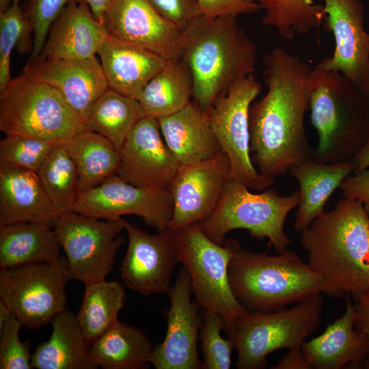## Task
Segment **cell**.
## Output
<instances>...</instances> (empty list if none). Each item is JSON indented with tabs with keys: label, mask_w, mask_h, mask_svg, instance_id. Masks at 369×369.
I'll return each mask as SVG.
<instances>
[{
	"label": "cell",
	"mask_w": 369,
	"mask_h": 369,
	"mask_svg": "<svg viewBox=\"0 0 369 369\" xmlns=\"http://www.w3.org/2000/svg\"><path fill=\"white\" fill-rule=\"evenodd\" d=\"M263 64L267 92L249 107L250 155L260 174L275 178L313 158L304 122L312 70L281 47L266 54Z\"/></svg>",
	"instance_id": "1"
},
{
	"label": "cell",
	"mask_w": 369,
	"mask_h": 369,
	"mask_svg": "<svg viewBox=\"0 0 369 369\" xmlns=\"http://www.w3.org/2000/svg\"><path fill=\"white\" fill-rule=\"evenodd\" d=\"M300 232L308 263L320 276L324 294L355 299L369 292V219L361 202L339 200Z\"/></svg>",
	"instance_id": "2"
},
{
	"label": "cell",
	"mask_w": 369,
	"mask_h": 369,
	"mask_svg": "<svg viewBox=\"0 0 369 369\" xmlns=\"http://www.w3.org/2000/svg\"><path fill=\"white\" fill-rule=\"evenodd\" d=\"M236 18L201 15L182 31V59L192 75L193 102L206 113L219 95L255 69L256 46Z\"/></svg>",
	"instance_id": "3"
},
{
	"label": "cell",
	"mask_w": 369,
	"mask_h": 369,
	"mask_svg": "<svg viewBox=\"0 0 369 369\" xmlns=\"http://www.w3.org/2000/svg\"><path fill=\"white\" fill-rule=\"evenodd\" d=\"M232 292L249 312H271L323 293L320 276L295 251L254 253L230 239Z\"/></svg>",
	"instance_id": "4"
},
{
	"label": "cell",
	"mask_w": 369,
	"mask_h": 369,
	"mask_svg": "<svg viewBox=\"0 0 369 369\" xmlns=\"http://www.w3.org/2000/svg\"><path fill=\"white\" fill-rule=\"evenodd\" d=\"M308 95L318 135L314 160L352 161L369 140V100L341 73L318 66L310 72Z\"/></svg>",
	"instance_id": "5"
},
{
	"label": "cell",
	"mask_w": 369,
	"mask_h": 369,
	"mask_svg": "<svg viewBox=\"0 0 369 369\" xmlns=\"http://www.w3.org/2000/svg\"><path fill=\"white\" fill-rule=\"evenodd\" d=\"M249 189L241 181L230 178L213 212L200 223L204 233L214 242L223 245L228 232L244 229L256 239L267 238L277 254L286 251L290 239L284 230L285 221L299 206V190L281 196L273 189L259 193Z\"/></svg>",
	"instance_id": "6"
},
{
	"label": "cell",
	"mask_w": 369,
	"mask_h": 369,
	"mask_svg": "<svg viewBox=\"0 0 369 369\" xmlns=\"http://www.w3.org/2000/svg\"><path fill=\"white\" fill-rule=\"evenodd\" d=\"M86 129L85 122L54 87L22 74L0 92V130L64 144Z\"/></svg>",
	"instance_id": "7"
},
{
	"label": "cell",
	"mask_w": 369,
	"mask_h": 369,
	"mask_svg": "<svg viewBox=\"0 0 369 369\" xmlns=\"http://www.w3.org/2000/svg\"><path fill=\"white\" fill-rule=\"evenodd\" d=\"M323 308L321 295L289 309L271 312L247 311L225 331L234 342L238 369H261L270 353L301 346L317 329Z\"/></svg>",
	"instance_id": "8"
},
{
	"label": "cell",
	"mask_w": 369,
	"mask_h": 369,
	"mask_svg": "<svg viewBox=\"0 0 369 369\" xmlns=\"http://www.w3.org/2000/svg\"><path fill=\"white\" fill-rule=\"evenodd\" d=\"M173 232L179 261L189 273L197 303L203 310L218 314L227 330L247 312L234 296L229 280L230 240L223 245L214 242L206 235L200 222Z\"/></svg>",
	"instance_id": "9"
},
{
	"label": "cell",
	"mask_w": 369,
	"mask_h": 369,
	"mask_svg": "<svg viewBox=\"0 0 369 369\" xmlns=\"http://www.w3.org/2000/svg\"><path fill=\"white\" fill-rule=\"evenodd\" d=\"M66 256L0 271V297L23 326L37 329L66 308Z\"/></svg>",
	"instance_id": "10"
},
{
	"label": "cell",
	"mask_w": 369,
	"mask_h": 369,
	"mask_svg": "<svg viewBox=\"0 0 369 369\" xmlns=\"http://www.w3.org/2000/svg\"><path fill=\"white\" fill-rule=\"evenodd\" d=\"M74 211L62 213L53 228L67 261L68 279L87 284L106 279L124 242L122 221Z\"/></svg>",
	"instance_id": "11"
},
{
	"label": "cell",
	"mask_w": 369,
	"mask_h": 369,
	"mask_svg": "<svg viewBox=\"0 0 369 369\" xmlns=\"http://www.w3.org/2000/svg\"><path fill=\"white\" fill-rule=\"evenodd\" d=\"M261 90L260 83L249 74L219 95L207 113L221 150L230 162L231 178L257 191L275 182V178L258 172L250 155L249 111Z\"/></svg>",
	"instance_id": "12"
},
{
	"label": "cell",
	"mask_w": 369,
	"mask_h": 369,
	"mask_svg": "<svg viewBox=\"0 0 369 369\" xmlns=\"http://www.w3.org/2000/svg\"><path fill=\"white\" fill-rule=\"evenodd\" d=\"M74 212L101 219L134 215L156 232L168 228L173 202L168 189L141 187L115 174L100 185L79 195Z\"/></svg>",
	"instance_id": "13"
},
{
	"label": "cell",
	"mask_w": 369,
	"mask_h": 369,
	"mask_svg": "<svg viewBox=\"0 0 369 369\" xmlns=\"http://www.w3.org/2000/svg\"><path fill=\"white\" fill-rule=\"evenodd\" d=\"M324 28L335 39L331 57L318 66L341 73L369 100V33L359 0H324Z\"/></svg>",
	"instance_id": "14"
},
{
	"label": "cell",
	"mask_w": 369,
	"mask_h": 369,
	"mask_svg": "<svg viewBox=\"0 0 369 369\" xmlns=\"http://www.w3.org/2000/svg\"><path fill=\"white\" fill-rule=\"evenodd\" d=\"M230 178V162L222 150L205 160L180 165L168 188L173 202L168 228L176 230L207 219Z\"/></svg>",
	"instance_id": "15"
},
{
	"label": "cell",
	"mask_w": 369,
	"mask_h": 369,
	"mask_svg": "<svg viewBox=\"0 0 369 369\" xmlns=\"http://www.w3.org/2000/svg\"><path fill=\"white\" fill-rule=\"evenodd\" d=\"M128 243L120 275L126 286L147 296L167 293L170 277L180 262L172 230L149 234L122 219Z\"/></svg>",
	"instance_id": "16"
},
{
	"label": "cell",
	"mask_w": 369,
	"mask_h": 369,
	"mask_svg": "<svg viewBox=\"0 0 369 369\" xmlns=\"http://www.w3.org/2000/svg\"><path fill=\"white\" fill-rule=\"evenodd\" d=\"M193 289L189 273L180 269L167 294L170 308L163 342L154 347L150 364L156 369H200L197 339L202 318L198 303L191 300Z\"/></svg>",
	"instance_id": "17"
},
{
	"label": "cell",
	"mask_w": 369,
	"mask_h": 369,
	"mask_svg": "<svg viewBox=\"0 0 369 369\" xmlns=\"http://www.w3.org/2000/svg\"><path fill=\"white\" fill-rule=\"evenodd\" d=\"M108 34L145 48L165 60L182 59V31L148 0H118L104 14Z\"/></svg>",
	"instance_id": "18"
},
{
	"label": "cell",
	"mask_w": 369,
	"mask_h": 369,
	"mask_svg": "<svg viewBox=\"0 0 369 369\" xmlns=\"http://www.w3.org/2000/svg\"><path fill=\"white\" fill-rule=\"evenodd\" d=\"M120 151L118 175L137 187L168 189L180 165L152 117L145 116L135 124Z\"/></svg>",
	"instance_id": "19"
},
{
	"label": "cell",
	"mask_w": 369,
	"mask_h": 369,
	"mask_svg": "<svg viewBox=\"0 0 369 369\" xmlns=\"http://www.w3.org/2000/svg\"><path fill=\"white\" fill-rule=\"evenodd\" d=\"M23 73L57 90L85 123L109 85L96 57L76 59L30 58Z\"/></svg>",
	"instance_id": "20"
},
{
	"label": "cell",
	"mask_w": 369,
	"mask_h": 369,
	"mask_svg": "<svg viewBox=\"0 0 369 369\" xmlns=\"http://www.w3.org/2000/svg\"><path fill=\"white\" fill-rule=\"evenodd\" d=\"M108 36L104 25L94 17L86 3L70 0L51 23L38 57H94Z\"/></svg>",
	"instance_id": "21"
},
{
	"label": "cell",
	"mask_w": 369,
	"mask_h": 369,
	"mask_svg": "<svg viewBox=\"0 0 369 369\" xmlns=\"http://www.w3.org/2000/svg\"><path fill=\"white\" fill-rule=\"evenodd\" d=\"M355 318L354 305L346 296L342 316L301 346L312 368H369V340L355 329Z\"/></svg>",
	"instance_id": "22"
},
{
	"label": "cell",
	"mask_w": 369,
	"mask_h": 369,
	"mask_svg": "<svg viewBox=\"0 0 369 369\" xmlns=\"http://www.w3.org/2000/svg\"><path fill=\"white\" fill-rule=\"evenodd\" d=\"M59 215L36 172L0 164V227L18 222L54 227Z\"/></svg>",
	"instance_id": "23"
},
{
	"label": "cell",
	"mask_w": 369,
	"mask_h": 369,
	"mask_svg": "<svg viewBox=\"0 0 369 369\" xmlns=\"http://www.w3.org/2000/svg\"><path fill=\"white\" fill-rule=\"evenodd\" d=\"M97 55L109 87L134 98L167 62L145 48L109 35Z\"/></svg>",
	"instance_id": "24"
},
{
	"label": "cell",
	"mask_w": 369,
	"mask_h": 369,
	"mask_svg": "<svg viewBox=\"0 0 369 369\" xmlns=\"http://www.w3.org/2000/svg\"><path fill=\"white\" fill-rule=\"evenodd\" d=\"M157 120L165 144L180 165L205 160L221 150L207 113L194 102Z\"/></svg>",
	"instance_id": "25"
},
{
	"label": "cell",
	"mask_w": 369,
	"mask_h": 369,
	"mask_svg": "<svg viewBox=\"0 0 369 369\" xmlns=\"http://www.w3.org/2000/svg\"><path fill=\"white\" fill-rule=\"evenodd\" d=\"M351 161L327 164L313 158L292 166L288 172L299 184V204L294 228L301 232L325 211V206L343 180L353 174Z\"/></svg>",
	"instance_id": "26"
},
{
	"label": "cell",
	"mask_w": 369,
	"mask_h": 369,
	"mask_svg": "<svg viewBox=\"0 0 369 369\" xmlns=\"http://www.w3.org/2000/svg\"><path fill=\"white\" fill-rule=\"evenodd\" d=\"M49 339L38 346L31 354V365L36 369H95L89 346L70 310L57 314L51 322Z\"/></svg>",
	"instance_id": "27"
},
{
	"label": "cell",
	"mask_w": 369,
	"mask_h": 369,
	"mask_svg": "<svg viewBox=\"0 0 369 369\" xmlns=\"http://www.w3.org/2000/svg\"><path fill=\"white\" fill-rule=\"evenodd\" d=\"M61 245L53 226L18 222L0 227V266L7 269L59 259Z\"/></svg>",
	"instance_id": "28"
},
{
	"label": "cell",
	"mask_w": 369,
	"mask_h": 369,
	"mask_svg": "<svg viewBox=\"0 0 369 369\" xmlns=\"http://www.w3.org/2000/svg\"><path fill=\"white\" fill-rule=\"evenodd\" d=\"M191 71L182 59L167 60L136 96L146 116L156 119L186 107L193 98Z\"/></svg>",
	"instance_id": "29"
},
{
	"label": "cell",
	"mask_w": 369,
	"mask_h": 369,
	"mask_svg": "<svg viewBox=\"0 0 369 369\" xmlns=\"http://www.w3.org/2000/svg\"><path fill=\"white\" fill-rule=\"evenodd\" d=\"M63 145L76 165L79 194L118 174L120 151L103 135L85 129Z\"/></svg>",
	"instance_id": "30"
},
{
	"label": "cell",
	"mask_w": 369,
	"mask_h": 369,
	"mask_svg": "<svg viewBox=\"0 0 369 369\" xmlns=\"http://www.w3.org/2000/svg\"><path fill=\"white\" fill-rule=\"evenodd\" d=\"M153 349L143 331L118 321L90 346V353L104 369H139L150 364Z\"/></svg>",
	"instance_id": "31"
},
{
	"label": "cell",
	"mask_w": 369,
	"mask_h": 369,
	"mask_svg": "<svg viewBox=\"0 0 369 369\" xmlns=\"http://www.w3.org/2000/svg\"><path fill=\"white\" fill-rule=\"evenodd\" d=\"M77 319L84 338L90 346L119 320L126 292L118 281L106 279L85 284Z\"/></svg>",
	"instance_id": "32"
},
{
	"label": "cell",
	"mask_w": 369,
	"mask_h": 369,
	"mask_svg": "<svg viewBox=\"0 0 369 369\" xmlns=\"http://www.w3.org/2000/svg\"><path fill=\"white\" fill-rule=\"evenodd\" d=\"M139 102L110 87L94 105L85 125L112 142L120 150L135 124L145 117Z\"/></svg>",
	"instance_id": "33"
},
{
	"label": "cell",
	"mask_w": 369,
	"mask_h": 369,
	"mask_svg": "<svg viewBox=\"0 0 369 369\" xmlns=\"http://www.w3.org/2000/svg\"><path fill=\"white\" fill-rule=\"evenodd\" d=\"M264 10L262 23L275 27L285 40H291L296 33L305 34L323 23V5L312 0H256Z\"/></svg>",
	"instance_id": "34"
},
{
	"label": "cell",
	"mask_w": 369,
	"mask_h": 369,
	"mask_svg": "<svg viewBox=\"0 0 369 369\" xmlns=\"http://www.w3.org/2000/svg\"><path fill=\"white\" fill-rule=\"evenodd\" d=\"M51 201L62 214L73 211L79 192L76 165L63 144H55L37 172Z\"/></svg>",
	"instance_id": "35"
},
{
	"label": "cell",
	"mask_w": 369,
	"mask_h": 369,
	"mask_svg": "<svg viewBox=\"0 0 369 369\" xmlns=\"http://www.w3.org/2000/svg\"><path fill=\"white\" fill-rule=\"evenodd\" d=\"M20 1L14 0L0 12V92L12 79L10 57L14 49L20 54L32 53L33 49V31Z\"/></svg>",
	"instance_id": "36"
},
{
	"label": "cell",
	"mask_w": 369,
	"mask_h": 369,
	"mask_svg": "<svg viewBox=\"0 0 369 369\" xmlns=\"http://www.w3.org/2000/svg\"><path fill=\"white\" fill-rule=\"evenodd\" d=\"M55 144L20 135L0 141V164L38 172Z\"/></svg>",
	"instance_id": "37"
},
{
	"label": "cell",
	"mask_w": 369,
	"mask_h": 369,
	"mask_svg": "<svg viewBox=\"0 0 369 369\" xmlns=\"http://www.w3.org/2000/svg\"><path fill=\"white\" fill-rule=\"evenodd\" d=\"M224 326L223 319L218 314L204 310L199 335L203 357L202 368H230L231 355L235 347L232 338L222 337L221 331L224 329Z\"/></svg>",
	"instance_id": "38"
},
{
	"label": "cell",
	"mask_w": 369,
	"mask_h": 369,
	"mask_svg": "<svg viewBox=\"0 0 369 369\" xmlns=\"http://www.w3.org/2000/svg\"><path fill=\"white\" fill-rule=\"evenodd\" d=\"M22 323L12 313L0 329V368L30 369L31 357L29 340L21 341L19 331Z\"/></svg>",
	"instance_id": "39"
},
{
	"label": "cell",
	"mask_w": 369,
	"mask_h": 369,
	"mask_svg": "<svg viewBox=\"0 0 369 369\" xmlns=\"http://www.w3.org/2000/svg\"><path fill=\"white\" fill-rule=\"evenodd\" d=\"M69 1L23 0L20 5L33 35V49L30 58L39 55L51 23Z\"/></svg>",
	"instance_id": "40"
},
{
	"label": "cell",
	"mask_w": 369,
	"mask_h": 369,
	"mask_svg": "<svg viewBox=\"0 0 369 369\" xmlns=\"http://www.w3.org/2000/svg\"><path fill=\"white\" fill-rule=\"evenodd\" d=\"M165 18L181 31L187 29L200 16L196 0H148Z\"/></svg>",
	"instance_id": "41"
},
{
	"label": "cell",
	"mask_w": 369,
	"mask_h": 369,
	"mask_svg": "<svg viewBox=\"0 0 369 369\" xmlns=\"http://www.w3.org/2000/svg\"><path fill=\"white\" fill-rule=\"evenodd\" d=\"M202 16L216 18L224 16L237 17L253 14L261 8L256 0H196Z\"/></svg>",
	"instance_id": "42"
},
{
	"label": "cell",
	"mask_w": 369,
	"mask_h": 369,
	"mask_svg": "<svg viewBox=\"0 0 369 369\" xmlns=\"http://www.w3.org/2000/svg\"><path fill=\"white\" fill-rule=\"evenodd\" d=\"M339 189L344 198L361 202L369 219V166L348 176Z\"/></svg>",
	"instance_id": "43"
},
{
	"label": "cell",
	"mask_w": 369,
	"mask_h": 369,
	"mask_svg": "<svg viewBox=\"0 0 369 369\" xmlns=\"http://www.w3.org/2000/svg\"><path fill=\"white\" fill-rule=\"evenodd\" d=\"M272 369H311L312 368L305 357L301 346L294 347L280 359Z\"/></svg>",
	"instance_id": "44"
},
{
	"label": "cell",
	"mask_w": 369,
	"mask_h": 369,
	"mask_svg": "<svg viewBox=\"0 0 369 369\" xmlns=\"http://www.w3.org/2000/svg\"><path fill=\"white\" fill-rule=\"evenodd\" d=\"M355 311V329L364 334L369 340V292L354 299Z\"/></svg>",
	"instance_id": "45"
},
{
	"label": "cell",
	"mask_w": 369,
	"mask_h": 369,
	"mask_svg": "<svg viewBox=\"0 0 369 369\" xmlns=\"http://www.w3.org/2000/svg\"><path fill=\"white\" fill-rule=\"evenodd\" d=\"M86 3L94 17L102 22L105 12L118 0H77Z\"/></svg>",
	"instance_id": "46"
},
{
	"label": "cell",
	"mask_w": 369,
	"mask_h": 369,
	"mask_svg": "<svg viewBox=\"0 0 369 369\" xmlns=\"http://www.w3.org/2000/svg\"><path fill=\"white\" fill-rule=\"evenodd\" d=\"M351 162L354 167L353 173L360 172L369 166V140Z\"/></svg>",
	"instance_id": "47"
},
{
	"label": "cell",
	"mask_w": 369,
	"mask_h": 369,
	"mask_svg": "<svg viewBox=\"0 0 369 369\" xmlns=\"http://www.w3.org/2000/svg\"><path fill=\"white\" fill-rule=\"evenodd\" d=\"M12 313L8 305L2 300H0V329L11 316Z\"/></svg>",
	"instance_id": "48"
},
{
	"label": "cell",
	"mask_w": 369,
	"mask_h": 369,
	"mask_svg": "<svg viewBox=\"0 0 369 369\" xmlns=\"http://www.w3.org/2000/svg\"><path fill=\"white\" fill-rule=\"evenodd\" d=\"M14 0H0V12L5 10Z\"/></svg>",
	"instance_id": "49"
}]
</instances>
